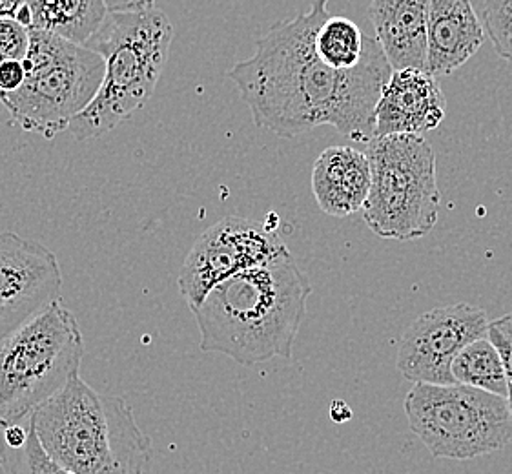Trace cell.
Masks as SVG:
<instances>
[{"label": "cell", "instance_id": "cell-1", "mask_svg": "<svg viewBox=\"0 0 512 474\" xmlns=\"http://www.w3.org/2000/svg\"><path fill=\"white\" fill-rule=\"evenodd\" d=\"M330 17L328 0L279 21L256 41V52L230 70L257 128L294 139L318 126H332L350 141L369 145L376 130V104L392 75L376 37L363 62L336 70L316 50V35Z\"/></svg>", "mask_w": 512, "mask_h": 474}, {"label": "cell", "instance_id": "cell-2", "mask_svg": "<svg viewBox=\"0 0 512 474\" xmlns=\"http://www.w3.org/2000/svg\"><path fill=\"white\" fill-rule=\"evenodd\" d=\"M312 285L292 254L221 281L195 307L201 351L245 367L292 360Z\"/></svg>", "mask_w": 512, "mask_h": 474}, {"label": "cell", "instance_id": "cell-3", "mask_svg": "<svg viewBox=\"0 0 512 474\" xmlns=\"http://www.w3.org/2000/svg\"><path fill=\"white\" fill-rule=\"evenodd\" d=\"M44 449L73 474H152L154 447L121 396L95 391L81 372L31 414Z\"/></svg>", "mask_w": 512, "mask_h": 474}, {"label": "cell", "instance_id": "cell-4", "mask_svg": "<svg viewBox=\"0 0 512 474\" xmlns=\"http://www.w3.org/2000/svg\"><path fill=\"white\" fill-rule=\"evenodd\" d=\"M172 41V22L161 10L108 13L86 44L103 57L106 70L95 99L70 124L77 141L112 132L150 101L166 68Z\"/></svg>", "mask_w": 512, "mask_h": 474}, {"label": "cell", "instance_id": "cell-5", "mask_svg": "<svg viewBox=\"0 0 512 474\" xmlns=\"http://www.w3.org/2000/svg\"><path fill=\"white\" fill-rule=\"evenodd\" d=\"M24 66L26 81L15 92L0 93V103L11 123L44 139L70 130L95 99L106 70L92 48L35 28H30Z\"/></svg>", "mask_w": 512, "mask_h": 474}, {"label": "cell", "instance_id": "cell-6", "mask_svg": "<svg viewBox=\"0 0 512 474\" xmlns=\"http://www.w3.org/2000/svg\"><path fill=\"white\" fill-rule=\"evenodd\" d=\"M84 336L61 298L0 343V427L30 420L81 372Z\"/></svg>", "mask_w": 512, "mask_h": 474}, {"label": "cell", "instance_id": "cell-7", "mask_svg": "<svg viewBox=\"0 0 512 474\" xmlns=\"http://www.w3.org/2000/svg\"><path fill=\"white\" fill-rule=\"evenodd\" d=\"M367 155L372 176L363 207L367 227L383 239L427 236L441 205L431 143L418 134L383 135L370 141Z\"/></svg>", "mask_w": 512, "mask_h": 474}, {"label": "cell", "instance_id": "cell-8", "mask_svg": "<svg viewBox=\"0 0 512 474\" xmlns=\"http://www.w3.org/2000/svg\"><path fill=\"white\" fill-rule=\"evenodd\" d=\"M405 414L410 431L436 458L471 460L512 440L509 400L463 383H414Z\"/></svg>", "mask_w": 512, "mask_h": 474}, {"label": "cell", "instance_id": "cell-9", "mask_svg": "<svg viewBox=\"0 0 512 474\" xmlns=\"http://www.w3.org/2000/svg\"><path fill=\"white\" fill-rule=\"evenodd\" d=\"M288 254L287 245L267 225L223 217L197 237L179 270L177 287L194 310L221 281Z\"/></svg>", "mask_w": 512, "mask_h": 474}, {"label": "cell", "instance_id": "cell-10", "mask_svg": "<svg viewBox=\"0 0 512 474\" xmlns=\"http://www.w3.org/2000/svg\"><path fill=\"white\" fill-rule=\"evenodd\" d=\"M489 323L487 312L469 303L421 314L401 336L398 371L412 383H456L452 361L469 343L489 334Z\"/></svg>", "mask_w": 512, "mask_h": 474}, {"label": "cell", "instance_id": "cell-11", "mask_svg": "<svg viewBox=\"0 0 512 474\" xmlns=\"http://www.w3.org/2000/svg\"><path fill=\"white\" fill-rule=\"evenodd\" d=\"M59 259L41 243L0 232V343L59 299Z\"/></svg>", "mask_w": 512, "mask_h": 474}, {"label": "cell", "instance_id": "cell-12", "mask_svg": "<svg viewBox=\"0 0 512 474\" xmlns=\"http://www.w3.org/2000/svg\"><path fill=\"white\" fill-rule=\"evenodd\" d=\"M447 115V99L427 70H394L376 104L374 137L436 130Z\"/></svg>", "mask_w": 512, "mask_h": 474}, {"label": "cell", "instance_id": "cell-13", "mask_svg": "<svg viewBox=\"0 0 512 474\" xmlns=\"http://www.w3.org/2000/svg\"><path fill=\"white\" fill-rule=\"evenodd\" d=\"M485 35L471 0H431L427 72L438 79L460 70L482 48Z\"/></svg>", "mask_w": 512, "mask_h": 474}, {"label": "cell", "instance_id": "cell-14", "mask_svg": "<svg viewBox=\"0 0 512 474\" xmlns=\"http://www.w3.org/2000/svg\"><path fill=\"white\" fill-rule=\"evenodd\" d=\"M431 0H370L376 41L392 70H427Z\"/></svg>", "mask_w": 512, "mask_h": 474}, {"label": "cell", "instance_id": "cell-15", "mask_svg": "<svg viewBox=\"0 0 512 474\" xmlns=\"http://www.w3.org/2000/svg\"><path fill=\"white\" fill-rule=\"evenodd\" d=\"M370 183L369 155L352 146H330L314 163L312 192L327 216L347 217L363 210Z\"/></svg>", "mask_w": 512, "mask_h": 474}, {"label": "cell", "instance_id": "cell-16", "mask_svg": "<svg viewBox=\"0 0 512 474\" xmlns=\"http://www.w3.org/2000/svg\"><path fill=\"white\" fill-rule=\"evenodd\" d=\"M31 28L48 31L62 39L88 44L108 17L104 0H26Z\"/></svg>", "mask_w": 512, "mask_h": 474}, {"label": "cell", "instance_id": "cell-17", "mask_svg": "<svg viewBox=\"0 0 512 474\" xmlns=\"http://www.w3.org/2000/svg\"><path fill=\"white\" fill-rule=\"evenodd\" d=\"M0 474H73L53 460L33 420L0 427Z\"/></svg>", "mask_w": 512, "mask_h": 474}, {"label": "cell", "instance_id": "cell-18", "mask_svg": "<svg viewBox=\"0 0 512 474\" xmlns=\"http://www.w3.org/2000/svg\"><path fill=\"white\" fill-rule=\"evenodd\" d=\"M451 371L456 383L507 398L509 389L502 356L489 336L469 343L452 361Z\"/></svg>", "mask_w": 512, "mask_h": 474}, {"label": "cell", "instance_id": "cell-19", "mask_svg": "<svg viewBox=\"0 0 512 474\" xmlns=\"http://www.w3.org/2000/svg\"><path fill=\"white\" fill-rule=\"evenodd\" d=\"M370 35L347 17H328L316 35L318 55L336 70H352L359 66L367 50Z\"/></svg>", "mask_w": 512, "mask_h": 474}, {"label": "cell", "instance_id": "cell-20", "mask_svg": "<svg viewBox=\"0 0 512 474\" xmlns=\"http://www.w3.org/2000/svg\"><path fill=\"white\" fill-rule=\"evenodd\" d=\"M480 17L494 52L512 62V0H483Z\"/></svg>", "mask_w": 512, "mask_h": 474}, {"label": "cell", "instance_id": "cell-21", "mask_svg": "<svg viewBox=\"0 0 512 474\" xmlns=\"http://www.w3.org/2000/svg\"><path fill=\"white\" fill-rule=\"evenodd\" d=\"M30 48V28L15 17L0 19V62L24 61Z\"/></svg>", "mask_w": 512, "mask_h": 474}, {"label": "cell", "instance_id": "cell-22", "mask_svg": "<svg viewBox=\"0 0 512 474\" xmlns=\"http://www.w3.org/2000/svg\"><path fill=\"white\" fill-rule=\"evenodd\" d=\"M489 340L496 345L502 356L503 367L507 374V400L512 413V314L502 316L498 320L489 323Z\"/></svg>", "mask_w": 512, "mask_h": 474}, {"label": "cell", "instance_id": "cell-23", "mask_svg": "<svg viewBox=\"0 0 512 474\" xmlns=\"http://www.w3.org/2000/svg\"><path fill=\"white\" fill-rule=\"evenodd\" d=\"M24 81H26L24 61L0 62V93L19 90Z\"/></svg>", "mask_w": 512, "mask_h": 474}, {"label": "cell", "instance_id": "cell-24", "mask_svg": "<svg viewBox=\"0 0 512 474\" xmlns=\"http://www.w3.org/2000/svg\"><path fill=\"white\" fill-rule=\"evenodd\" d=\"M104 4L110 13H137L155 8V0H104Z\"/></svg>", "mask_w": 512, "mask_h": 474}, {"label": "cell", "instance_id": "cell-25", "mask_svg": "<svg viewBox=\"0 0 512 474\" xmlns=\"http://www.w3.org/2000/svg\"><path fill=\"white\" fill-rule=\"evenodd\" d=\"M330 416H332V420L336 423H345L349 422L350 418H352V411H350L347 403L336 400V402L332 403V407H330Z\"/></svg>", "mask_w": 512, "mask_h": 474}, {"label": "cell", "instance_id": "cell-26", "mask_svg": "<svg viewBox=\"0 0 512 474\" xmlns=\"http://www.w3.org/2000/svg\"><path fill=\"white\" fill-rule=\"evenodd\" d=\"M26 6V0H0V19L2 17H15Z\"/></svg>", "mask_w": 512, "mask_h": 474}]
</instances>
